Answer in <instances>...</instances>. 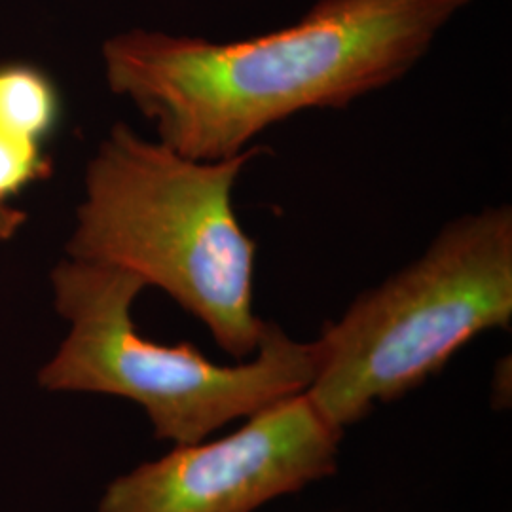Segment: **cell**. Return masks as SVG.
<instances>
[{
	"instance_id": "3957f363",
	"label": "cell",
	"mask_w": 512,
	"mask_h": 512,
	"mask_svg": "<svg viewBox=\"0 0 512 512\" xmlns=\"http://www.w3.org/2000/svg\"><path fill=\"white\" fill-rule=\"evenodd\" d=\"M512 321V207L486 205L440 226L427 249L359 294L321 330L306 389L346 429L439 374L482 332Z\"/></svg>"
},
{
	"instance_id": "5b68a950",
	"label": "cell",
	"mask_w": 512,
	"mask_h": 512,
	"mask_svg": "<svg viewBox=\"0 0 512 512\" xmlns=\"http://www.w3.org/2000/svg\"><path fill=\"white\" fill-rule=\"evenodd\" d=\"M342 435L302 391L224 439L177 444L116 478L99 512H255L334 475Z\"/></svg>"
},
{
	"instance_id": "52a82bcc",
	"label": "cell",
	"mask_w": 512,
	"mask_h": 512,
	"mask_svg": "<svg viewBox=\"0 0 512 512\" xmlns=\"http://www.w3.org/2000/svg\"><path fill=\"white\" fill-rule=\"evenodd\" d=\"M50 171L38 141L0 131V203H10L14 194L48 177Z\"/></svg>"
},
{
	"instance_id": "6da1fadb",
	"label": "cell",
	"mask_w": 512,
	"mask_h": 512,
	"mask_svg": "<svg viewBox=\"0 0 512 512\" xmlns=\"http://www.w3.org/2000/svg\"><path fill=\"white\" fill-rule=\"evenodd\" d=\"M471 2L317 0L279 31L228 42L131 29L103 42V73L165 147L217 162L304 110L348 109L403 80Z\"/></svg>"
},
{
	"instance_id": "8992f818",
	"label": "cell",
	"mask_w": 512,
	"mask_h": 512,
	"mask_svg": "<svg viewBox=\"0 0 512 512\" xmlns=\"http://www.w3.org/2000/svg\"><path fill=\"white\" fill-rule=\"evenodd\" d=\"M57 114V92L46 74L29 65L0 67V131L40 143Z\"/></svg>"
},
{
	"instance_id": "7a4b0ae2",
	"label": "cell",
	"mask_w": 512,
	"mask_h": 512,
	"mask_svg": "<svg viewBox=\"0 0 512 512\" xmlns=\"http://www.w3.org/2000/svg\"><path fill=\"white\" fill-rule=\"evenodd\" d=\"M264 150L192 160L114 124L86 167L67 256L139 275L200 319L236 361L253 357L264 329L253 306L256 241L232 196Z\"/></svg>"
},
{
	"instance_id": "277c9868",
	"label": "cell",
	"mask_w": 512,
	"mask_h": 512,
	"mask_svg": "<svg viewBox=\"0 0 512 512\" xmlns=\"http://www.w3.org/2000/svg\"><path fill=\"white\" fill-rule=\"evenodd\" d=\"M52 285L71 330L38 384L141 404L158 440L202 442L230 421L306 391L315 378V340L296 342L272 321H264L255 355L236 365H219L190 342L148 340L131 315L147 285L124 268L67 256Z\"/></svg>"
},
{
	"instance_id": "ba28073f",
	"label": "cell",
	"mask_w": 512,
	"mask_h": 512,
	"mask_svg": "<svg viewBox=\"0 0 512 512\" xmlns=\"http://www.w3.org/2000/svg\"><path fill=\"white\" fill-rule=\"evenodd\" d=\"M27 222V215L12 203H0V241H10L18 236L19 230Z\"/></svg>"
}]
</instances>
